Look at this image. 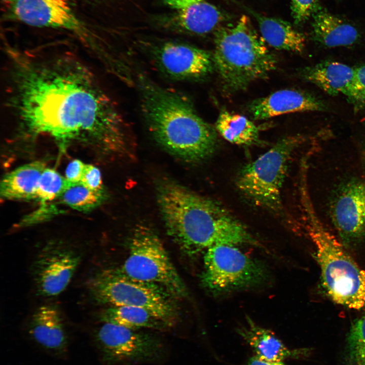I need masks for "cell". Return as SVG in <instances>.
I'll list each match as a JSON object with an SVG mask.
<instances>
[{"label": "cell", "mask_w": 365, "mask_h": 365, "mask_svg": "<svg viewBox=\"0 0 365 365\" xmlns=\"http://www.w3.org/2000/svg\"><path fill=\"white\" fill-rule=\"evenodd\" d=\"M6 50L8 104L23 133L50 136L61 147L79 142L108 153L126 150L124 118L75 53Z\"/></svg>", "instance_id": "obj_1"}, {"label": "cell", "mask_w": 365, "mask_h": 365, "mask_svg": "<svg viewBox=\"0 0 365 365\" xmlns=\"http://www.w3.org/2000/svg\"><path fill=\"white\" fill-rule=\"evenodd\" d=\"M317 140L307 152L304 184L312 211L341 241L365 239V169L351 142Z\"/></svg>", "instance_id": "obj_2"}, {"label": "cell", "mask_w": 365, "mask_h": 365, "mask_svg": "<svg viewBox=\"0 0 365 365\" xmlns=\"http://www.w3.org/2000/svg\"><path fill=\"white\" fill-rule=\"evenodd\" d=\"M156 196L168 234L188 256L215 245L259 244L220 204L174 180L166 178L158 182Z\"/></svg>", "instance_id": "obj_3"}, {"label": "cell", "mask_w": 365, "mask_h": 365, "mask_svg": "<svg viewBox=\"0 0 365 365\" xmlns=\"http://www.w3.org/2000/svg\"><path fill=\"white\" fill-rule=\"evenodd\" d=\"M136 84L143 117L155 141L169 154L187 162L208 158L217 146L215 130L181 93L138 73Z\"/></svg>", "instance_id": "obj_4"}, {"label": "cell", "mask_w": 365, "mask_h": 365, "mask_svg": "<svg viewBox=\"0 0 365 365\" xmlns=\"http://www.w3.org/2000/svg\"><path fill=\"white\" fill-rule=\"evenodd\" d=\"M214 68L227 91L243 90L276 69L275 56L267 49L245 15L235 24L218 27L214 32Z\"/></svg>", "instance_id": "obj_5"}, {"label": "cell", "mask_w": 365, "mask_h": 365, "mask_svg": "<svg viewBox=\"0 0 365 365\" xmlns=\"http://www.w3.org/2000/svg\"><path fill=\"white\" fill-rule=\"evenodd\" d=\"M305 231L315 249L322 284L330 298L348 308H365V270L345 250L341 240L316 218L308 204L302 207Z\"/></svg>", "instance_id": "obj_6"}, {"label": "cell", "mask_w": 365, "mask_h": 365, "mask_svg": "<svg viewBox=\"0 0 365 365\" xmlns=\"http://www.w3.org/2000/svg\"><path fill=\"white\" fill-rule=\"evenodd\" d=\"M306 138L302 135L287 136L240 170L236 185L256 205L274 212L282 209L281 192L288 165L295 150Z\"/></svg>", "instance_id": "obj_7"}, {"label": "cell", "mask_w": 365, "mask_h": 365, "mask_svg": "<svg viewBox=\"0 0 365 365\" xmlns=\"http://www.w3.org/2000/svg\"><path fill=\"white\" fill-rule=\"evenodd\" d=\"M2 4L5 19L67 30L102 63L110 59L112 53L99 36L76 16L68 0H2Z\"/></svg>", "instance_id": "obj_8"}, {"label": "cell", "mask_w": 365, "mask_h": 365, "mask_svg": "<svg viewBox=\"0 0 365 365\" xmlns=\"http://www.w3.org/2000/svg\"><path fill=\"white\" fill-rule=\"evenodd\" d=\"M129 254L120 273L135 280L153 284L169 294L184 296L186 287L161 239L150 228L138 226L129 242Z\"/></svg>", "instance_id": "obj_9"}, {"label": "cell", "mask_w": 365, "mask_h": 365, "mask_svg": "<svg viewBox=\"0 0 365 365\" xmlns=\"http://www.w3.org/2000/svg\"><path fill=\"white\" fill-rule=\"evenodd\" d=\"M160 288L129 278L118 271L99 275L91 280L89 287L91 296L98 303L143 308L171 326L175 321V313Z\"/></svg>", "instance_id": "obj_10"}, {"label": "cell", "mask_w": 365, "mask_h": 365, "mask_svg": "<svg viewBox=\"0 0 365 365\" xmlns=\"http://www.w3.org/2000/svg\"><path fill=\"white\" fill-rule=\"evenodd\" d=\"M206 251L202 281L214 292L256 286L268 279V271L264 265L247 256L235 245H215Z\"/></svg>", "instance_id": "obj_11"}, {"label": "cell", "mask_w": 365, "mask_h": 365, "mask_svg": "<svg viewBox=\"0 0 365 365\" xmlns=\"http://www.w3.org/2000/svg\"><path fill=\"white\" fill-rule=\"evenodd\" d=\"M96 338L104 360L110 363L154 362L166 353L158 338L115 324L104 323Z\"/></svg>", "instance_id": "obj_12"}, {"label": "cell", "mask_w": 365, "mask_h": 365, "mask_svg": "<svg viewBox=\"0 0 365 365\" xmlns=\"http://www.w3.org/2000/svg\"><path fill=\"white\" fill-rule=\"evenodd\" d=\"M81 260L77 250L61 242L47 243L33 262L31 272L38 295L53 297L68 286Z\"/></svg>", "instance_id": "obj_13"}, {"label": "cell", "mask_w": 365, "mask_h": 365, "mask_svg": "<svg viewBox=\"0 0 365 365\" xmlns=\"http://www.w3.org/2000/svg\"><path fill=\"white\" fill-rule=\"evenodd\" d=\"M150 53L158 68L174 80H199L214 68L212 54L187 44L165 42L152 47Z\"/></svg>", "instance_id": "obj_14"}, {"label": "cell", "mask_w": 365, "mask_h": 365, "mask_svg": "<svg viewBox=\"0 0 365 365\" xmlns=\"http://www.w3.org/2000/svg\"><path fill=\"white\" fill-rule=\"evenodd\" d=\"M328 108L324 101L304 91L286 89L257 98L248 105L254 120L268 119L277 116L302 112H322Z\"/></svg>", "instance_id": "obj_15"}, {"label": "cell", "mask_w": 365, "mask_h": 365, "mask_svg": "<svg viewBox=\"0 0 365 365\" xmlns=\"http://www.w3.org/2000/svg\"><path fill=\"white\" fill-rule=\"evenodd\" d=\"M229 18L227 13L216 6L202 1L162 16L157 24L170 31L203 35L216 29Z\"/></svg>", "instance_id": "obj_16"}, {"label": "cell", "mask_w": 365, "mask_h": 365, "mask_svg": "<svg viewBox=\"0 0 365 365\" xmlns=\"http://www.w3.org/2000/svg\"><path fill=\"white\" fill-rule=\"evenodd\" d=\"M300 77L331 96L344 95L351 103L354 95V67L327 60L301 69Z\"/></svg>", "instance_id": "obj_17"}, {"label": "cell", "mask_w": 365, "mask_h": 365, "mask_svg": "<svg viewBox=\"0 0 365 365\" xmlns=\"http://www.w3.org/2000/svg\"><path fill=\"white\" fill-rule=\"evenodd\" d=\"M237 332L251 346L256 355L264 359L282 361L287 358H301L311 353L308 348H287L272 332L248 318L246 324L239 327Z\"/></svg>", "instance_id": "obj_18"}, {"label": "cell", "mask_w": 365, "mask_h": 365, "mask_svg": "<svg viewBox=\"0 0 365 365\" xmlns=\"http://www.w3.org/2000/svg\"><path fill=\"white\" fill-rule=\"evenodd\" d=\"M312 18V39L322 46H350L357 44L360 39V32L354 25L324 9Z\"/></svg>", "instance_id": "obj_19"}, {"label": "cell", "mask_w": 365, "mask_h": 365, "mask_svg": "<svg viewBox=\"0 0 365 365\" xmlns=\"http://www.w3.org/2000/svg\"><path fill=\"white\" fill-rule=\"evenodd\" d=\"M241 7L255 19L263 40L269 46L279 50L296 53L304 50L306 45L304 35L289 22L266 16L243 5Z\"/></svg>", "instance_id": "obj_20"}, {"label": "cell", "mask_w": 365, "mask_h": 365, "mask_svg": "<svg viewBox=\"0 0 365 365\" xmlns=\"http://www.w3.org/2000/svg\"><path fill=\"white\" fill-rule=\"evenodd\" d=\"M29 332L43 347L59 350L66 344L67 338L59 310L53 305H44L33 312L30 321Z\"/></svg>", "instance_id": "obj_21"}, {"label": "cell", "mask_w": 365, "mask_h": 365, "mask_svg": "<svg viewBox=\"0 0 365 365\" xmlns=\"http://www.w3.org/2000/svg\"><path fill=\"white\" fill-rule=\"evenodd\" d=\"M46 168L44 162L36 161L7 173L1 182V197L8 200L35 199L40 177Z\"/></svg>", "instance_id": "obj_22"}, {"label": "cell", "mask_w": 365, "mask_h": 365, "mask_svg": "<svg viewBox=\"0 0 365 365\" xmlns=\"http://www.w3.org/2000/svg\"><path fill=\"white\" fill-rule=\"evenodd\" d=\"M215 129L227 141L240 145L259 142V129L244 116L222 110L215 123Z\"/></svg>", "instance_id": "obj_23"}, {"label": "cell", "mask_w": 365, "mask_h": 365, "mask_svg": "<svg viewBox=\"0 0 365 365\" xmlns=\"http://www.w3.org/2000/svg\"><path fill=\"white\" fill-rule=\"evenodd\" d=\"M104 323H110L132 330L148 328L165 329L169 326L149 310L131 306H111L100 315Z\"/></svg>", "instance_id": "obj_24"}, {"label": "cell", "mask_w": 365, "mask_h": 365, "mask_svg": "<svg viewBox=\"0 0 365 365\" xmlns=\"http://www.w3.org/2000/svg\"><path fill=\"white\" fill-rule=\"evenodd\" d=\"M106 197V191H95L79 182L70 184L58 199L72 209L88 212L100 205Z\"/></svg>", "instance_id": "obj_25"}, {"label": "cell", "mask_w": 365, "mask_h": 365, "mask_svg": "<svg viewBox=\"0 0 365 365\" xmlns=\"http://www.w3.org/2000/svg\"><path fill=\"white\" fill-rule=\"evenodd\" d=\"M70 184L57 171L46 168L40 177L35 199L44 204L58 199Z\"/></svg>", "instance_id": "obj_26"}, {"label": "cell", "mask_w": 365, "mask_h": 365, "mask_svg": "<svg viewBox=\"0 0 365 365\" xmlns=\"http://www.w3.org/2000/svg\"><path fill=\"white\" fill-rule=\"evenodd\" d=\"M349 365H365V316L355 320L347 339Z\"/></svg>", "instance_id": "obj_27"}, {"label": "cell", "mask_w": 365, "mask_h": 365, "mask_svg": "<svg viewBox=\"0 0 365 365\" xmlns=\"http://www.w3.org/2000/svg\"><path fill=\"white\" fill-rule=\"evenodd\" d=\"M323 9L319 0H290L291 17L297 25H301Z\"/></svg>", "instance_id": "obj_28"}, {"label": "cell", "mask_w": 365, "mask_h": 365, "mask_svg": "<svg viewBox=\"0 0 365 365\" xmlns=\"http://www.w3.org/2000/svg\"><path fill=\"white\" fill-rule=\"evenodd\" d=\"M354 67V96L351 103L355 112L365 110V63Z\"/></svg>", "instance_id": "obj_29"}, {"label": "cell", "mask_w": 365, "mask_h": 365, "mask_svg": "<svg viewBox=\"0 0 365 365\" xmlns=\"http://www.w3.org/2000/svg\"><path fill=\"white\" fill-rule=\"evenodd\" d=\"M81 182L95 191H105L99 169L92 165H86Z\"/></svg>", "instance_id": "obj_30"}, {"label": "cell", "mask_w": 365, "mask_h": 365, "mask_svg": "<svg viewBox=\"0 0 365 365\" xmlns=\"http://www.w3.org/2000/svg\"><path fill=\"white\" fill-rule=\"evenodd\" d=\"M361 122L354 130L350 142L365 169V120Z\"/></svg>", "instance_id": "obj_31"}, {"label": "cell", "mask_w": 365, "mask_h": 365, "mask_svg": "<svg viewBox=\"0 0 365 365\" xmlns=\"http://www.w3.org/2000/svg\"><path fill=\"white\" fill-rule=\"evenodd\" d=\"M81 160L75 159L67 165L65 170V178L70 184L81 182L86 167Z\"/></svg>", "instance_id": "obj_32"}, {"label": "cell", "mask_w": 365, "mask_h": 365, "mask_svg": "<svg viewBox=\"0 0 365 365\" xmlns=\"http://www.w3.org/2000/svg\"><path fill=\"white\" fill-rule=\"evenodd\" d=\"M204 0H163L165 4L176 10L184 8Z\"/></svg>", "instance_id": "obj_33"}, {"label": "cell", "mask_w": 365, "mask_h": 365, "mask_svg": "<svg viewBox=\"0 0 365 365\" xmlns=\"http://www.w3.org/2000/svg\"><path fill=\"white\" fill-rule=\"evenodd\" d=\"M247 365H286L282 361H271L262 359L255 355L250 357Z\"/></svg>", "instance_id": "obj_34"}]
</instances>
